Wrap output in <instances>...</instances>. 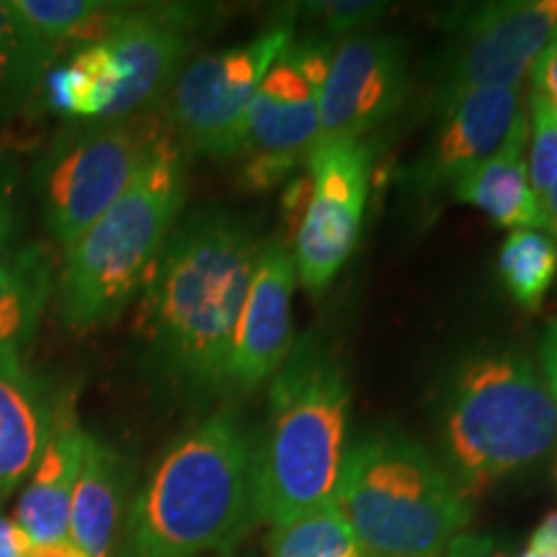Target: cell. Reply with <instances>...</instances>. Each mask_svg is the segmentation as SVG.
Returning <instances> with one entry per match:
<instances>
[{"label": "cell", "mask_w": 557, "mask_h": 557, "mask_svg": "<svg viewBox=\"0 0 557 557\" xmlns=\"http://www.w3.org/2000/svg\"><path fill=\"white\" fill-rule=\"evenodd\" d=\"M263 243L233 214L199 212L169 235L143 287L135 329L171 380L225 385Z\"/></svg>", "instance_id": "1"}, {"label": "cell", "mask_w": 557, "mask_h": 557, "mask_svg": "<svg viewBox=\"0 0 557 557\" xmlns=\"http://www.w3.org/2000/svg\"><path fill=\"white\" fill-rule=\"evenodd\" d=\"M253 444L235 410L186 431L129 513L135 557H197L233 545L253 517Z\"/></svg>", "instance_id": "2"}, {"label": "cell", "mask_w": 557, "mask_h": 557, "mask_svg": "<svg viewBox=\"0 0 557 557\" xmlns=\"http://www.w3.org/2000/svg\"><path fill=\"white\" fill-rule=\"evenodd\" d=\"M348 385L315 341L276 369L267 434L253 447V517L282 527L333 504L346 451Z\"/></svg>", "instance_id": "3"}, {"label": "cell", "mask_w": 557, "mask_h": 557, "mask_svg": "<svg viewBox=\"0 0 557 557\" xmlns=\"http://www.w3.org/2000/svg\"><path fill=\"white\" fill-rule=\"evenodd\" d=\"M184 150L165 135L129 189L65 248L58 312L70 331L107 325L143 292L184 205Z\"/></svg>", "instance_id": "4"}, {"label": "cell", "mask_w": 557, "mask_h": 557, "mask_svg": "<svg viewBox=\"0 0 557 557\" xmlns=\"http://www.w3.org/2000/svg\"><path fill=\"white\" fill-rule=\"evenodd\" d=\"M333 504L367 557H442L472 519L462 487L426 449L395 434L344 451Z\"/></svg>", "instance_id": "5"}, {"label": "cell", "mask_w": 557, "mask_h": 557, "mask_svg": "<svg viewBox=\"0 0 557 557\" xmlns=\"http://www.w3.org/2000/svg\"><path fill=\"white\" fill-rule=\"evenodd\" d=\"M444 434L462 493H480L553 447L557 403L524 357H478L451 380Z\"/></svg>", "instance_id": "6"}, {"label": "cell", "mask_w": 557, "mask_h": 557, "mask_svg": "<svg viewBox=\"0 0 557 557\" xmlns=\"http://www.w3.org/2000/svg\"><path fill=\"white\" fill-rule=\"evenodd\" d=\"M156 116L94 122L70 129L52 143L37 169L45 225L70 248L129 184L169 135Z\"/></svg>", "instance_id": "7"}, {"label": "cell", "mask_w": 557, "mask_h": 557, "mask_svg": "<svg viewBox=\"0 0 557 557\" xmlns=\"http://www.w3.org/2000/svg\"><path fill=\"white\" fill-rule=\"evenodd\" d=\"M289 45L287 26H274L233 50L201 54L181 70L169 101V129L178 148L214 158L240 156L250 101Z\"/></svg>", "instance_id": "8"}, {"label": "cell", "mask_w": 557, "mask_h": 557, "mask_svg": "<svg viewBox=\"0 0 557 557\" xmlns=\"http://www.w3.org/2000/svg\"><path fill=\"white\" fill-rule=\"evenodd\" d=\"M372 156L361 143H320L308 158L312 197L295 230V269L312 297L344 269L359 240Z\"/></svg>", "instance_id": "9"}, {"label": "cell", "mask_w": 557, "mask_h": 557, "mask_svg": "<svg viewBox=\"0 0 557 557\" xmlns=\"http://www.w3.org/2000/svg\"><path fill=\"white\" fill-rule=\"evenodd\" d=\"M557 29V0L480 5L465 18L442 70L438 101L475 88H519Z\"/></svg>", "instance_id": "10"}, {"label": "cell", "mask_w": 557, "mask_h": 557, "mask_svg": "<svg viewBox=\"0 0 557 557\" xmlns=\"http://www.w3.org/2000/svg\"><path fill=\"white\" fill-rule=\"evenodd\" d=\"M320 94L323 86L299 67L289 45L250 101L240 173L250 191L274 189L297 165L308 163L320 143Z\"/></svg>", "instance_id": "11"}, {"label": "cell", "mask_w": 557, "mask_h": 557, "mask_svg": "<svg viewBox=\"0 0 557 557\" xmlns=\"http://www.w3.org/2000/svg\"><path fill=\"white\" fill-rule=\"evenodd\" d=\"M406 86V50L398 37H346L333 52L320 94V143H361V135L398 111Z\"/></svg>", "instance_id": "12"}, {"label": "cell", "mask_w": 557, "mask_h": 557, "mask_svg": "<svg viewBox=\"0 0 557 557\" xmlns=\"http://www.w3.org/2000/svg\"><path fill=\"white\" fill-rule=\"evenodd\" d=\"M197 11L189 5H120L101 45L122 70L116 99L103 122L148 114L176 83L178 67L191 50Z\"/></svg>", "instance_id": "13"}, {"label": "cell", "mask_w": 557, "mask_h": 557, "mask_svg": "<svg viewBox=\"0 0 557 557\" xmlns=\"http://www.w3.org/2000/svg\"><path fill=\"white\" fill-rule=\"evenodd\" d=\"M295 261L282 243H263L253 282L243 302L225 385L253 389L284 364L292 351Z\"/></svg>", "instance_id": "14"}, {"label": "cell", "mask_w": 557, "mask_h": 557, "mask_svg": "<svg viewBox=\"0 0 557 557\" xmlns=\"http://www.w3.org/2000/svg\"><path fill=\"white\" fill-rule=\"evenodd\" d=\"M442 124L416 181L426 189L455 186L504 148L524 114L519 88H475L444 103Z\"/></svg>", "instance_id": "15"}, {"label": "cell", "mask_w": 557, "mask_h": 557, "mask_svg": "<svg viewBox=\"0 0 557 557\" xmlns=\"http://www.w3.org/2000/svg\"><path fill=\"white\" fill-rule=\"evenodd\" d=\"M86 436V431L75 421L70 403L60 406L52 434L13 511V521L29 537L32 547L67 540L70 500H73V487L81 472Z\"/></svg>", "instance_id": "16"}, {"label": "cell", "mask_w": 557, "mask_h": 557, "mask_svg": "<svg viewBox=\"0 0 557 557\" xmlns=\"http://www.w3.org/2000/svg\"><path fill=\"white\" fill-rule=\"evenodd\" d=\"M60 406L52 403L45 382L21 364V357L0 359V504L32 475Z\"/></svg>", "instance_id": "17"}, {"label": "cell", "mask_w": 557, "mask_h": 557, "mask_svg": "<svg viewBox=\"0 0 557 557\" xmlns=\"http://www.w3.org/2000/svg\"><path fill=\"white\" fill-rule=\"evenodd\" d=\"M124 506V462L114 449L86 436L78 480L70 500L67 540L86 557H109Z\"/></svg>", "instance_id": "18"}, {"label": "cell", "mask_w": 557, "mask_h": 557, "mask_svg": "<svg viewBox=\"0 0 557 557\" xmlns=\"http://www.w3.org/2000/svg\"><path fill=\"white\" fill-rule=\"evenodd\" d=\"M527 116H521L506 145L487 163L465 176L455 189V199L478 207L493 225L534 230L545 227L540 199L529 186L524 163Z\"/></svg>", "instance_id": "19"}, {"label": "cell", "mask_w": 557, "mask_h": 557, "mask_svg": "<svg viewBox=\"0 0 557 557\" xmlns=\"http://www.w3.org/2000/svg\"><path fill=\"white\" fill-rule=\"evenodd\" d=\"M54 289V267L39 243L11 248L0 259V359L21 357Z\"/></svg>", "instance_id": "20"}, {"label": "cell", "mask_w": 557, "mask_h": 557, "mask_svg": "<svg viewBox=\"0 0 557 557\" xmlns=\"http://www.w3.org/2000/svg\"><path fill=\"white\" fill-rule=\"evenodd\" d=\"M120 83V62L109 47L88 45L47 70L39 96L54 114L81 122H103L116 99Z\"/></svg>", "instance_id": "21"}, {"label": "cell", "mask_w": 557, "mask_h": 557, "mask_svg": "<svg viewBox=\"0 0 557 557\" xmlns=\"http://www.w3.org/2000/svg\"><path fill=\"white\" fill-rule=\"evenodd\" d=\"M58 54L34 37L29 26L0 3V122L11 120L41 94V81Z\"/></svg>", "instance_id": "22"}, {"label": "cell", "mask_w": 557, "mask_h": 557, "mask_svg": "<svg viewBox=\"0 0 557 557\" xmlns=\"http://www.w3.org/2000/svg\"><path fill=\"white\" fill-rule=\"evenodd\" d=\"M500 282L524 310H537L557 274V246L537 230H513L498 253Z\"/></svg>", "instance_id": "23"}, {"label": "cell", "mask_w": 557, "mask_h": 557, "mask_svg": "<svg viewBox=\"0 0 557 557\" xmlns=\"http://www.w3.org/2000/svg\"><path fill=\"white\" fill-rule=\"evenodd\" d=\"M267 547L269 557H361L357 540L336 504L274 527Z\"/></svg>", "instance_id": "24"}, {"label": "cell", "mask_w": 557, "mask_h": 557, "mask_svg": "<svg viewBox=\"0 0 557 557\" xmlns=\"http://www.w3.org/2000/svg\"><path fill=\"white\" fill-rule=\"evenodd\" d=\"M529 186L542 199L557 181V109L542 90L532 88V150H529Z\"/></svg>", "instance_id": "25"}, {"label": "cell", "mask_w": 557, "mask_h": 557, "mask_svg": "<svg viewBox=\"0 0 557 557\" xmlns=\"http://www.w3.org/2000/svg\"><path fill=\"white\" fill-rule=\"evenodd\" d=\"M310 13L323 21L325 32L336 37H354L377 21L385 13V3L372 0H329V3H310Z\"/></svg>", "instance_id": "26"}, {"label": "cell", "mask_w": 557, "mask_h": 557, "mask_svg": "<svg viewBox=\"0 0 557 557\" xmlns=\"http://www.w3.org/2000/svg\"><path fill=\"white\" fill-rule=\"evenodd\" d=\"M18 233V173L13 160L0 158V259Z\"/></svg>", "instance_id": "27"}, {"label": "cell", "mask_w": 557, "mask_h": 557, "mask_svg": "<svg viewBox=\"0 0 557 557\" xmlns=\"http://www.w3.org/2000/svg\"><path fill=\"white\" fill-rule=\"evenodd\" d=\"M532 88L542 90L557 109V29L532 67Z\"/></svg>", "instance_id": "28"}, {"label": "cell", "mask_w": 557, "mask_h": 557, "mask_svg": "<svg viewBox=\"0 0 557 557\" xmlns=\"http://www.w3.org/2000/svg\"><path fill=\"white\" fill-rule=\"evenodd\" d=\"M442 557H508L496 542L475 534H457Z\"/></svg>", "instance_id": "29"}, {"label": "cell", "mask_w": 557, "mask_h": 557, "mask_svg": "<svg viewBox=\"0 0 557 557\" xmlns=\"http://www.w3.org/2000/svg\"><path fill=\"white\" fill-rule=\"evenodd\" d=\"M32 553V542L21 532V527L9 517H0V557H26Z\"/></svg>", "instance_id": "30"}, {"label": "cell", "mask_w": 557, "mask_h": 557, "mask_svg": "<svg viewBox=\"0 0 557 557\" xmlns=\"http://www.w3.org/2000/svg\"><path fill=\"white\" fill-rule=\"evenodd\" d=\"M542 369H545L547 377V389L553 393L557 403V320L545 331V338H542Z\"/></svg>", "instance_id": "31"}, {"label": "cell", "mask_w": 557, "mask_h": 557, "mask_svg": "<svg viewBox=\"0 0 557 557\" xmlns=\"http://www.w3.org/2000/svg\"><path fill=\"white\" fill-rule=\"evenodd\" d=\"M529 549L534 553L557 557V511L549 513V517L542 521V524L534 529L532 542H529Z\"/></svg>", "instance_id": "32"}, {"label": "cell", "mask_w": 557, "mask_h": 557, "mask_svg": "<svg viewBox=\"0 0 557 557\" xmlns=\"http://www.w3.org/2000/svg\"><path fill=\"white\" fill-rule=\"evenodd\" d=\"M26 557H86L81 553L73 542H54V545H41V547H32V553Z\"/></svg>", "instance_id": "33"}, {"label": "cell", "mask_w": 557, "mask_h": 557, "mask_svg": "<svg viewBox=\"0 0 557 557\" xmlns=\"http://www.w3.org/2000/svg\"><path fill=\"white\" fill-rule=\"evenodd\" d=\"M540 205H542V214H545V227L553 230V235L557 238V181L545 191V197L540 199Z\"/></svg>", "instance_id": "34"}, {"label": "cell", "mask_w": 557, "mask_h": 557, "mask_svg": "<svg viewBox=\"0 0 557 557\" xmlns=\"http://www.w3.org/2000/svg\"><path fill=\"white\" fill-rule=\"evenodd\" d=\"M521 557H549V555H542V553H534V549H527V553L521 555Z\"/></svg>", "instance_id": "35"}]
</instances>
